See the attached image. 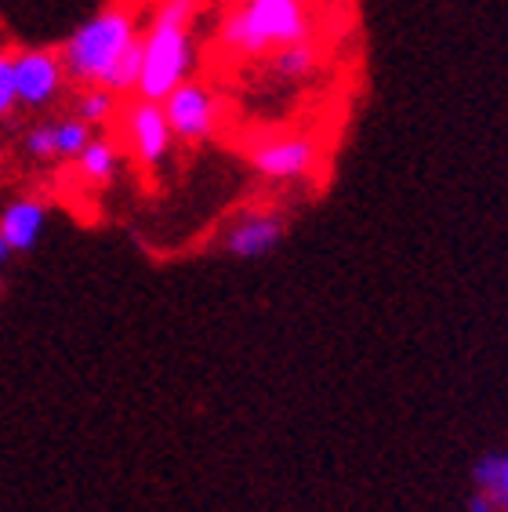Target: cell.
I'll return each instance as SVG.
<instances>
[{
    "instance_id": "obj_1",
    "label": "cell",
    "mask_w": 508,
    "mask_h": 512,
    "mask_svg": "<svg viewBox=\"0 0 508 512\" xmlns=\"http://www.w3.org/2000/svg\"><path fill=\"white\" fill-rule=\"evenodd\" d=\"M200 0H160L142 30V73L135 95L149 102H164L182 80L193 77L196 44L193 22Z\"/></svg>"
},
{
    "instance_id": "obj_2",
    "label": "cell",
    "mask_w": 508,
    "mask_h": 512,
    "mask_svg": "<svg viewBox=\"0 0 508 512\" xmlns=\"http://www.w3.org/2000/svg\"><path fill=\"white\" fill-rule=\"evenodd\" d=\"M313 37L305 0H240L225 15L218 44L236 59H269L276 48Z\"/></svg>"
},
{
    "instance_id": "obj_3",
    "label": "cell",
    "mask_w": 508,
    "mask_h": 512,
    "mask_svg": "<svg viewBox=\"0 0 508 512\" xmlns=\"http://www.w3.org/2000/svg\"><path fill=\"white\" fill-rule=\"evenodd\" d=\"M138 37H142V26H138V15L127 4H109V8L95 11L88 22H80L77 30L69 33L59 51L66 80L77 88L106 84L117 59Z\"/></svg>"
},
{
    "instance_id": "obj_4",
    "label": "cell",
    "mask_w": 508,
    "mask_h": 512,
    "mask_svg": "<svg viewBox=\"0 0 508 512\" xmlns=\"http://www.w3.org/2000/svg\"><path fill=\"white\" fill-rule=\"evenodd\" d=\"M120 138L127 146V157L135 160L142 171H160L175 149V135L164 117V106L149 99H127L117 109Z\"/></svg>"
},
{
    "instance_id": "obj_5",
    "label": "cell",
    "mask_w": 508,
    "mask_h": 512,
    "mask_svg": "<svg viewBox=\"0 0 508 512\" xmlns=\"http://www.w3.org/2000/svg\"><path fill=\"white\" fill-rule=\"evenodd\" d=\"M160 106H164V117L171 124L175 142L200 146L218 131V95L207 88L204 80H182Z\"/></svg>"
},
{
    "instance_id": "obj_6",
    "label": "cell",
    "mask_w": 508,
    "mask_h": 512,
    "mask_svg": "<svg viewBox=\"0 0 508 512\" xmlns=\"http://www.w3.org/2000/svg\"><path fill=\"white\" fill-rule=\"evenodd\" d=\"M11 84H15V102L22 109L51 106L62 95V88L69 84L59 51H48V48L11 51Z\"/></svg>"
},
{
    "instance_id": "obj_7",
    "label": "cell",
    "mask_w": 508,
    "mask_h": 512,
    "mask_svg": "<svg viewBox=\"0 0 508 512\" xmlns=\"http://www.w3.org/2000/svg\"><path fill=\"white\" fill-rule=\"evenodd\" d=\"M316 160H320V146L309 135H273L247 149V164L273 182H294V178L313 175Z\"/></svg>"
},
{
    "instance_id": "obj_8",
    "label": "cell",
    "mask_w": 508,
    "mask_h": 512,
    "mask_svg": "<svg viewBox=\"0 0 508 512\" xmlns=\"http://www.w3.org/2000/svg\"><path fill=\"white\" fill-rule=\"evenodd\" d=\"M284 229V218L276 211H251V215L236 218L229 226L222 247L236 258H262L284 240Z\"/></svg>"
},
{
    "instance_id": "obj_9",
    "label": "cell",
    "mask_w": 508,
    "mask_h": 512,
    "mask_svg": "<svg viewBox=\"0 0 508 512\" xmlns=\"http://www.w3.org/2000/svg\"><path fill=\"white\" fill-rule=\"evenodd\" d=\"M44 226H48V204L40 197H15L0 207V237L8 240L15 255L33 251L44 237Z\"/></svg>"
},
{
    "instance_id": "obj_10",
    "label": "cell",
    "mask_w": 508,
    "mask_h": 512,
    "mask_svg": "<svg viewBox=\"0 0 508 512\" xmlns=\"http://www.w3.org/2000/svg\"><path fill=\"white\" fill-rule=\"evenodd\" d=\"M73 164H77V175L84 178L88 186H106L109 178L117 175V168H120V149H117L113 138L91 135L88 146L73 157Z\"/></svg>"
},
{
    "instance_id": "obj_11",
    "label": "cell",
    "mask_w": 508,
    "mask_h": 512,
    "mask_svg": "<svg viewBox=\"0 0 508 512\" xmlns=\"http://www.w3.org/2000/svg\"><path fill=\"white\" fill-rule=\"evenodd\" d=\"M316 66H320V51H316L313 37L309 40H294V44H284L269 55V73L276 80H305L313 77Z\"/></svg>"
},
{
    "instance_id": "obj_12",
    "label": "cell",
    "mask_w": 508,
    "mask_h": 512,
    "mask_svg": "<svg viewBox=\"0 0 508 512\" xmlns=\"http://www.w3.org/2000/svg\"><path fill=\"white\" fill-rule=\"evenodd\" d=\"M117 109H120V95H113L102 84H88V88H80L77 102H73V117H80L91 128H102L109 120H117Z\"/></svg>"
},
{
    "instance_id": "obj_13",
    "label": "cell",
    "mask_w": 508,
    "mask_h": 512,
    "mask_svg": "<svg viewBox=\"0 0 508 512\" xmlns=\"http://www.w3.org/2000/svg\"><path fill=\"white\" fill-rule=\"evenodd\" d=\"M91 135H95V128H91V124H84L80 117L55 120V157H59V160H73L80 149L91 142Z\"/></svg>"
},
{
    "instance_id": "obj_14",
    "label": "cell",
    "mask_w": 508,
    "mask_h": 512,
    "mask_svg": "<svg viewBox=\"0 0 508 512\" xmlns=\"http://www.w3.org/2000/svg\"><path fill=\"white\" fill-rule=\"evenodd\" d=\"M22 149H26L33 160H59L55 157V120L33 124V128L26 131V138H22Z\"/></svg>"
},
{
    "instance_id": "obj_15",
    "label": "cell",
    "mask_w": 508,
    "mask_h": 512,
    "mask_svg": "<svg viewBox=\"0 0 508 512\" xmlns=\"http://www.w3.org/2000/svg\"><path fill=\"white\" fill-rule=\"evenodd\" d=\"M19 109L15 102V84H11V51L0 48V120Z\"/></svg>"
},
{
    "instance_id": "obj_16",
    "label": "cell",
    "mask_w": 508,
    "mask_h": 512,
    "mask_svg": "<svg viewBox=\"0 0 508 512\" xmlns=\"http://www.w3.org/2000/svg\"><path fill=\"white\" fill-rule=\"evenodd\" d=\"M494 494H498L501 505H505V512H508V462H501V476H498V487H494Z\"/></svg>"
},
{
    "instance_id": "obj_17",
    "label": "cell",
    "mask_w": 508,
    "mask_h": 512,
    "mask_svg": "<svg viewBox=\"0 0 508 512\" xmlns=\"http://www.w3.org/2000/svg\"><path fill=\"white\" fill-rule=\"evenodd\" d=\"M11 258H15V251H11V244H8V240H4V237H0V269H4V266H8V262H11Z\"/></svg>"
},
{
    "instance_id": "obj_18",
    "label": "cell",
    "mask_w": 508,
    "mask_h": 512,
    "mask_svg": "<svg viewBox=\"0 0 508 512\" xmlns=\"http://www.w3.org/2000/svg\"><path fill=\"white\" fill-rule=\"evenodd\" d=\"M472 512H494V502H490V498H483V494H479L476 502H472Z\"/></svg>"
}]
</instances>
